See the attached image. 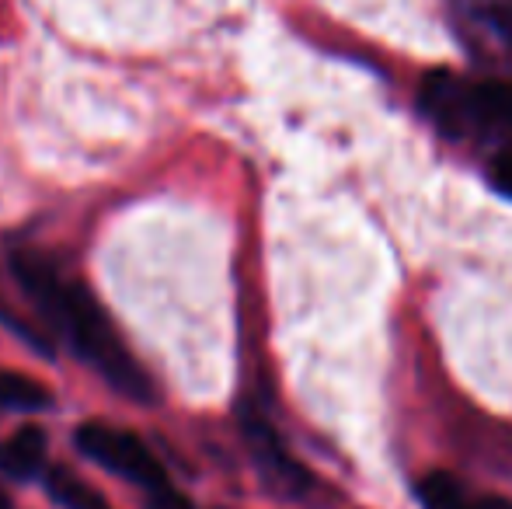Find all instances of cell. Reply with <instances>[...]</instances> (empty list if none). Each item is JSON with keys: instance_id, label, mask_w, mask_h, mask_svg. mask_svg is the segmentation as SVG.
<instances>
[{"instance_id": "cell-11", "label": "cell", "mask_w": 512, "mask_h": 509, "mask_svg": "<svg viewBox=\"0 0 512 509\" xmlns=\"http://www.w3.org/2000/svg\"><path fill=\"white\" fill-rule=\"evenodd\" d=\"M471 509H512V503L502 496H485V499H474Z\"/></svg>"}, {"instance_id": "cell-5", "label": "cell", "mask_w": 512, "mask_h": 509, "mask_svg": "<svg viewBox=\"0 0 512 509\" xmlns=\"http://www.w3.org/2000/svg\"><path fill=\"white\" fill-rule=\"evenodd\" d=\"M241 433H244V443L251 450V461H255L258 475L265 478L269 489H276L279 496H307L314 478L304 464H297L286 450V443L279 440V433L272 429V422L265 415H258L255 408H244L241 412Z\"/></svg>"}, {"instance_id": "cell-10", "label": "cell", "mask_w": 512, "mask_h": 509, "mask_svg": "<svg viewBox=\"0 0 512 509\" xmlns=\"http://www.w3.org/2000/svg\"><path fill=\"white\" fill-rule=\"evenodd\" d=\"M492 185L499 196L512 199V154H502L499 161L492 164Z\"/></svg>"}, {"instance_id": "cell-9", "label": "cell", "mask_w": 512, "mask_h": 509, "mask_svg": "<svg viewBox=\"0 0 512 509\" xmlns=\"http://www.w3.org/2000/svg\"><path fill=\"white\" fill-rule=\"evenodd\" d=\"M418 503L425 509H471L474 499L450 471H432L418 482Z\"/></svg>"}, {"instance_id": "cell-6", "label": "cell", "mask_w": 512, "mask_h": 509, "mask_svg": "<svg viewBox=\"0 0 512 509\" xmlns=\"http://www.w3.org/2000/svg\"><path fill=\"white\" fill-rule=\"evenodd\" d=\"M49 443L39 426H21L0 443V475L11 482H32L46 471Z\"/></svg>"}, {"instance_id": "cell-2", "label": "cell", "mask_w": 512, "mask_h": 509, "mask_svg": "<svg viewBox=\"0 0 512 509\" xmlns=\"http://www.w3.org/2000/svg\"><path fill=\"white\" fill-rule=\"evenodd\" d=\"M422 112L450 140H512V84L460 81L429 74L422 84Z\"/></svg>"}, {"instance_id": "cell-7", "label": "cell", "mask_w": 512, "mask_h": 509, "mask_svg": "<svg viewBox=\"0 0 512 509\" xmlns=\"http://www.w3.org/2000/svg\"><path fill=\"white\" fill-rule=\"evenodd\" d=\"M42 482H46L49 499L60 503L63 509H112L95 485H88L70 468H46L42 471Z\"/></svg>"}, {"instance_id": "cell-1", "label": "cell", "mask_w": 512, "mask_h": 509, "mask_svg": "<svg viewBox=\"0 0 512 509\" xmlns=\"http://www.w3.org/2000/svg\"><path fill=\"white\" fill-rule=\"evenodd\" d=\"M11 272L25 297L39 307V314L63 335L77 360L95 367L105 377L108 387L126 394L136 405L154 401V384L147 370L136 363V356L126 349L122 335L108 321L105 307L95 300V293L81 283L77 276L63 272L60 262L35 248H18L11 252Z\"/></svg>"}, {"instance_id": "cell-3", "label": "cell", "mask_w": 512, "mask_h": 509, "mask_svg": "<svg viewBox=\"0 0 512 509\" xmlns=\"http://www.w3.org/2000/svg\"><path fill=\"white\" fill-rule=\"evenodd\" d=\"M74 443L88 461L102 464L105 471L136 485L147 496L150 509H192L189 499L171 485L168 471L154 457V450L129 429L112 426V422H84V426H77Z\"/></svg>"}, {"instance_id": "cell-8", "label": "cell", "mask_w": 512, "mask_h": 509, "mask_svg": "<svg viewBox=\"0 0 512 509\" xmlns=\"http://www.w3.org/2000/svg\"><path fill=\"white\" fill-rule=\"evenodd\" d=\"M53 405V394L35 377H25L18 370L0 367V408L7 412H46Z\"/></svg>"}, {"instance_id": "cell-4", "label": "cell", "mask_w": 512, "mask_h": 509, "mask_svg": "<svg viewBox=\"0 0 512 509\" xmlns=\"http://www.w3.org/2000/svg\"><path fill=\"white\" fill-rule=\"evenodd\" d=\"M453 14L474 60L512 70V0H453Z\"/></svg>"}]
</instances>
